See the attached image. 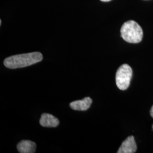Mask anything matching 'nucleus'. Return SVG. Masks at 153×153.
I'll return each instance as SVG.
<instances>
[{
	"label": "nucleus",
	"mask_w": 153,
	"mask_h": 153,
	"mask_svg": "<svg viewBox=\"0 0 153 153\" xmlns=\"http://www.w3.org/2000/svg\"><path fill=\"white\" fill-rule=\"evenodd\" d=\"M18 151L20 153H33L35 152L36 143L30 140H22L17 144Z\"/></svg>",
	"instance_id": "0eeeda50"
},
{
	"label": "nucleus",
	"mask_w": 153,
	"mask_h": 153,
	"mask_svg": "<svg viewBox=\"0 0 153 153\" xmlns=\"http://www.w3.org/2000/svg\"><path fill=\"white\" fill-rule=\"evenodd\" d=\"M137 150V145L135 142L134 137L131 136L128 137L122 143L117 153H134Z\"/></svg>",
	"instance_id": "20e7f679"
},
{
	"label": "nucleus",
	"mask_w": 153,
	"mask_h": 153,
	"mask_svg": "<svg viewBox=\"0 0 153 153\" xmlns=\"http://www.w3.org/2000/svg\"><path fill=\"white\" fill-rule=\"evenodd\" d=\"M93 103L92 99L90 97H86L82 100L73 101L70 103V107L71 109L76 111H86L91 106Z\"/></svg>",
	"instance_id": "423d86ee"
},
{
	"label": "nucleus",
	"mask_w": 153,
	"mask_h": 153,
	"mask_svg": "<svg viewBox=\"0 0 153 153\" xmlns=\"http://www.w3.org/2000/svg\"><path fill=\"white\" fill-rule=\"evenodd\" d=\"M132 69L128 64L120 66L116 73V83L121 90H126L129 88L132 77Z\"/></svg>",
	"instance_id": "7ed1b4c3"
},
{
	"label": "nucleus",
	"mask_w": 153,
	"mask_h": 153,
	"mask_svg": "<svg viewBox=\"0 0 153 153\" xmlns=\"http://www.w3.org/2000/svg\"><path fill=\"white\" fill-rule=\"evenodd\" d=\"M100 1H103V2H108V1H110L111 0H100Z\"/></svg>",
	"instance_id": "1a4fd4ad"
},
{
	"label": "nucleus",
	"mask_w": 153,
	"mask_h": 153,
	"mask_svg": "<svg viewBox=\"0 0 153 153\" xmlns=\"http://www.w3.org/2000/svg\"><path fill=\"white\" fill-rule=\"evenodd\" d=\"M39 123L40 126L43 127L55 128L59 125L60 121L53 115L44 113L41 116Z\"/></svg>",
	"instance_id": "39448f33"
},
{
	"label": "nucleus",
	"mask_w": 153,
	"mask_h": 153,
	"mask_svg": "<svg viewBox=\"0 0 153 153\" xmlns=\"http://www.w3.org/2000/svg\"><path fill=\"white\" fill-rule=\"evenodd\" d=\"M43 55L39 52L14 55L7 57L4 64L9 69H17L32 65L43 60Z\"/></svg>",
	"instance_id": "f257e3e1"
},
{
	"label": "nucleus",
	"mask_w": 153,
	"mask_h": 153,
	"mask_svg": "<svg viewBox=\"0 0 153 153\" xmlns=\"http://www.w3.org/2000/svg\"><path fill=\"white\" fill-rule=\"evenodd\" d=\"M120 33L122 38L130 43H138L143 38L142 28L134 21L125 22L121 28Z\"/></svg>",
	"instance_id": "f03ea898"
},
{
	"label": "nucleus",
	"mask_w": 153,
	"mask_h": 153,
	"mask_svg": "<svg viewBox=\"0 0 153 153\" xmlns=\"http://www.w3.org/2000/svg\"><path fill=\"white\" fill-rule=\"evenodd\" d=\"M150 115H151V116L153 118V105L152 107V108L150 109Z\"/></svg>",
	"instance_id": "6e6552de"
},
{
	"label": "nucleus",
	"mask_w": 153,
	"mask_h": 153,
	"mask_svg": "<svg viewBox=\"0 0 153 153\" xmlns=\"http://www.w3.org/2000/svg\"><path fill=\"white\" fill-rule=\"evenodd\" d=\"M152 128H153V125L152 126Z\"/></svg>",
	"instance_id": "9d476101"
}]
</instances>
